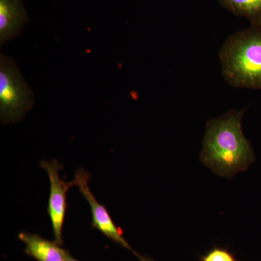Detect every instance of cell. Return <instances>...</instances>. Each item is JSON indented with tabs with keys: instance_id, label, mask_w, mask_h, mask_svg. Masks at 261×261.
Returning a JSON list of instances; mask_svg holds the SVG:
<instances>
[{
	"instance_id": "6da1fadb",
	"label": "cell",
	"mask_w": 261,
	"mask_h": 261,
	"mask_svg": "<svg viewBox=\"0 0 261 261\" xmlns=\"http://www.w3.org/2000/svg\"><path fill=\"white\" fill-rule=\"evenodd\" d=\"M245 113V109L231 110L206 123L200 161L218 176L232 178L255 162L242 126Z\"/></svg>"
},
{
	"instance_id": "7a4b0ae2",
	"label": "cell",
	"mask_w": 261,
	"mask_h": 261,
	"mask_svg": "<svg viewBox=\"0 0 261 261\" xmlns=\"http://www.w3.org/2000/svg\"><path fill=\"white\" fill-rule=\"evenodd\" d=\"M219 56L223 77L229 85L261 89V25H250L229 36Z\"/></svg>"
},
{
	"instance_id": "3957f363",
	"label": "cell",
	"mask_w": 261,
	"mask_h": 261,
	"mask_svg": "<svg viewBox=\"0 0 261 261\" xmlns=\"http://www.w3.org/2000/svg\"><path fill=\"white\" fill-rule=\"evenodd\" d=\"M34 104V94L13 59L0 56V116L3 123L21 120Z\"/></svg>"
},
{
	"instance_id": "277c9868",
	"label": "cell",
	"mask_w": 261,
	"mask_h": 261,
	"mask_svg": "<svg viewBox=\"0 0 261 261\" xmlns=\"http://www.w3.org/2000/svg\"><path fill=\"white\" fill-rule=\"evenodd\" d=\"M41 167L46 170L50 181V195L47 212L50 219L55 241L63 245V228L66 215L67 192L70 187H74L73 181L66 182L60 177L59 171L62 165L57 161H42Z\"/></svg>"
},
{
	"instance_id": "5b68a950",
	"label": "cell",
	"mask_w": 261,
	"mask_h": 261,
	"mask_svg": "<svg viewBox=\"0 0 261 261\" xmlns=\"http://www.w3.org/2000/svg\"><path fill=\"white\" fill-rule=\"evenodd\" d=\"M90 176V173L85 171L84 168H80L75 173L73 182L74 186L78 187L81 193L83 195L84 198L90 205L92 216V227L99 230L108 239L136 255L137 252L132 249L128 242L123 238L121 228L117 227L107 209L104 205L97 202L95 197L91 192L89 187Z\"/></svg>"
},
{
	"instance_id": "8992f818",
	"label": "cell",
	"mask_w": 261,
	"mask_h": 261,
	"mask_svg": "<svg viewBox=\"0 0 261 261\" xmlns=\"http://www.w3.org/2000/svg\"><path fill=\"white\" fill-rule=\"evenodd\" d=\"M18 239L25 244V253L37 261H66L70 256L55 240L29 232H20Z\"/></svg>"
},
{
	"instance_id": "52a82bcc",
	"label": "cell",
	"mask_w": 261,
	"mask_h": 261,
	"mask_svg": "<svg viewBox=\"0 0 261 261\" xmlns=\"http://www.w3.org/2000/svg\"><path fill=\"white\" fill-rule=\"evenodd\" d=\"M28 20L21 0H0V44L18 35Z\"/></svg>"
},
{
	"instance_id": "ba28073f",
	"label": "cell",
	"mask_w": 261,
	"mask_h": 261,
	"mask_svg": "<svg viewBox=\"0 0 261 261\" xmlns=\"http://www.w3.org/2000/svg\"><path fill=\"white\" fill-rule=\"evenodd\" d=\"M220 5L239 17L248 19L250 25H261V0H219Z\"/></svg>"
},
{
	"instance_id": "9c48e42d",
	"label": "cell",
	"mask_w": 261,
	"mask_h": 261,
	"mask_svg": "<svg viewBox=\"0 0 261 261\" xmlns=\"http://www.w3.org/2000/svg\"><path fill=\"white\" fill-rule=\"evenodd\" d=\"M200 261H241L226 247L215 246L200 256Z\"/></svg>"
},
{
	"instance_id": "30bf717a",
	"label": "cell",
	"mask_w": 261,
	"mask_h": 261,
	"mask_svg": "<svg viewBox=\"0 0 261 261\" xmlns=\"http://www.w3.org/2000/svg\"><path fill=\"white\" fill-rule=\"evenodd\" d=\"M135 255L137 257V258L140 260V261H155L154 260V259H152V257L140 255V254H139L138 252H137Z\"/></svg>"
},
{
	"instance_id": "8fae6325",
	"label": "cell",
	"mask_w": 261,
	"mask_h": 261,
	"mask_svg": "<svg viewBox=\"0 0 261 261\" xmlns=\"http://www.w3.org/2000/svg\"><path fill=\"white\" fill-rule=\"evenodd\" d=\"M66 261H80V260H76V259L73 258V257H72L71 255H70V256L69 257V258H68V260H67Z\"/></svg>"
}]
</instances>
